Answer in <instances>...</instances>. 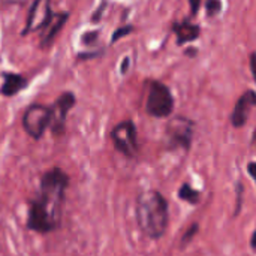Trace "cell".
I'll list each match as a JSON object with an SVG mask.
<instances>
[{
  "label": "cell",
  "mask_w": 256,
  "mask_h": 256,
  "mask_svg": "<svg viewBox=\"0 0 256 256\" xmlns=\"http://www.w3.org/2000/svg\"><path fill=\"white\" fill-rule=\"evenodd\" d=\"M68 184L69 177L60 168H51L42 176L39 192L34 200L30 201L27 218L28 230L46 234L58 228Z\"/></svg>",
  "instance_id": "1"
},
{
  "label": "cell",
  "mask_w": 256,
  "mask_h": 256,
  "mask_svg": "<svg viewBox=\"0 0 256 256\" xmlns=\"http://www.w3.org/2000/svg\"><path fill=\"white\" fill-rule=\"evenodd\" d=\"M136 224L140 230L152 240L164 237L168 228V202L158 190H146L136 196Z\"/></svg>",
  "instance_id": "2"
},
{
  "label": "cell",
  "mask_w": 256,
  "mask_h": 256,
  "mask_svg": "<svg viewBox=\"0 0 256 256\" xmlns=\"http://www.w3.org/2000/svg\"><path fill=\"white\" fill-rule=\"evenodd\" d=\"M146 110L150 116L158 117V118L171 116L174 110V98L165 84L159 81H153L150 84Z\"/></svg>",
  "instance_id": "3"
},
{
  "label": "cell",
  "mask_w": 256,
  "mask_h": 256,
  "mask_svg": "<svg viewBox=\"0 0 256 256\" xmlns=\"http://www.w3.org/2000/svg\"><path fill=\"white\" fill-rule=\"evenodd\" d=\"M50 120H51V108L45 105L33 104L26 110L22 116V128L33 140H39L44 135L45 129L50 126Z\"/></svg>",
  "instance_id": "4"
},
{
  "label": "cell",
  "mask_w": 256,
  "mask_h": 256,
  "mask_svg": "<svg viewBox=\"0 0 256 256\" xmlns=\"http://www.w3.org/2000/svg\"><path fill=\"white\" fill-rule=\"evenodd\" d=\"M111 140L114 142L116 150H118L126 158H135L138 152L136 141V128L130 120L118 123L111 130Z\"/></svg>",
  "instance_id": "5"
},
{
  "label": "cell",
  "mask_w": 256,
  "mask_h": 256,
  "mask_svg": "<svg viewBox=\"0 0 256 256\" xmlns=\"http://www.w3.org/2000/svg\"><path fill=\"white\" fill-rule=\"evenodd\" d=\"M194 136V122L183 117H176L172 122L166 126V138L170 142V147H182L188 150L190 147Z\"/></svg>",
  "instance_id": "6"
},
{
  "label": "cell",
  "mask_w": 256,
  "mask_h": 256,
  "mask_svg": "<svg viewBox=\"0 0 256 256\" xmlns=\"http://www.w3.org/2000/svg\"><path fill=\"white\" fill-rule=\"evenodd\" d=\"M74 105H75V96L70 92L62 93L60 98L56 100V104L51 110V120H50L54 135H62L64 132L66 116Z\"/></svg>",
  "instance_id": "7"
},
{
  "label": "cell",
  "mask_w": 256,
  "mask_h": 256,
  "mask_svg": "<svg viewBox=\"0 0 256 256\" xmlns=\"http://www.w3.org/2000/svg\"><path fill=\"white\" fill-rule=\"evenodd\" d=\"M51 15H52V12L50 8V0H34V3L32 4V8L28 10L26 28L22 30V34L42 30L46 26V22L50 21Z\"/></svg>",
  "instance_id": "8"
},
{
  "label": "cell",
  "mask_w": 256,
  "mask_h": 256,
  "mask_svg": "<svg viewBox=\"0 0 256 256\" xmlns=\"http://www.w3.org/2000/svg\"><path fill=\"white\" fill-rule=\"evenodd\" d=\"M256 104V94L254 90H248L244 92L238 102L236 104V108L231 114V123L234 128H242L246 124L248 118H249V114L252 111V108L255 106Z\"/></svg>",
  "instance_id": "9"
},
{
  "label": "cell",
  "mask_w": 256,
  "mask_h": 256,
  "mask_svg": "<svg viewBox=\"0 0 256 256\" xmlns=\"http://www.w3.org/2000/svg\"><path fill=\"white\" fill-rule=\"evenodd\" d=\"M69 18V14L68 12H58V14H52L50 21L46 22V26L42 28L44 30V34H42V39H40V46L42 48H46L52 44V40L56 39L57 33L63 28L64 22L68 21Z\"/></svg>",
  "instance_id": "10"
},
{
  "label": "cell",
  "mask_w": 256,
  "mask_h": 256,
  "mask_svg": "<svg viewBox=\"0 0 256 256\" xmlns=\"http://www.w3.org/2000/svg\"><path fill=\"white\" fill-rule=\"evenodd\" d=\"M27 86V80L18 74H10V72H4L3 74V86L0 88V93L3 96H14L18 92H21L22 88H26Z\"/></svg>",
  "instance_id": "11"
},
{
  "label": "cell",
  "mask_w": 256,
  "mask_h": 256,
  "mask_svg": "<svg viewBox=\"0 0 256 256\" xmlns=\"http://www.w3.org/2000/svg\"><path fill=\"white\" fill-rule=\"evenodd\" d=\"M172 30L177 34V44H186V42H192L195 39H198L200 36V27L190 22H180V24H174Z\"/></svg>",
  "instance_id": "12"
},
{
  "label": "cell",
  "mask_w": 256,
  "mask_h": 256,
  "mask_svg": "<svg viewBox=\"0 0 256 256\" xmlns=\"http://www.w3.org/2000/svg\"><path fill=\"white\" fill-rule=\"evenodd\" d=\"M200 196H201V194H200L198 190L192 189L190 184H188V183L182 184V188H180V190H178V198H180L182 201L189 202V204H196V202H200Z\"/></svg>",
  "instance_id": "13"
},
{
  "label": "cell",
  "mask_w": 256,
  "mask_h": 256,
  "mask_svg": "<svg viewBox=\"0 0 256 256\" xmlns=\"http://www.w3.org/2000/svg\"><path fill=\"white\" fill-rule=\"evenodd\" d=\"M200 231V225L198 224H192L190 226H189V230L184 232V236H183V238H182V246L184 248L186 244H189L190 242H192V238L196 236V232Z\"/></svg>",
  "instance_id": "14"
},
{
  "label": "cell",
  "mask_w": 256,
  "mask_h": 256,
  "mask_svg": "<svg viewBox=\"0 0 256 256\" xmlns=\"http://www.w3.org/2000/svg\"><path fill=\"white\" fill-rule=\"evenodd\" d=\"M206 9H207V15H208V16H214L216 14L220 12L222 3H220V0H207Z\"/></svg>",
  "instance_id": "15"
},
{
  "label": "cell",
  "mask_w": 256,
  "mask_h": 256,
  "mask_svg": "<svg viewBox=\"0 0 256 256\" xmlns=\"http://www.w3.org/2000/svg\"><path fill=\"white\" fill-rule=\"evenodd\" d=\"M243 192H244L243 184H242V183H237V188H236V198H237V204H236V213H234V216H238V214H240V212H242Z\"/></svg>",
  "instance_id": "16"
},
{
  "label": "cell",
  "mask_w": 256,
  "mask_h": 256,
  "mask_svg": "<svg viewBox=\"0 0 256 256\" xmlns=\"http://www.w3.org/2000/svg\"><path fill=\"white\" fill-rule=\"evenodd\" d=\"M134 30V27L132 26H123V27H120V28H117L114 33H112V38H111V44H114V42H117L118 39H122L123 36H126V34H129L130 32Z\"/></svg>",
  "instance_id": "17"
},
{
  "label": "cell",
  "mask_w": 256,
  "mask_h": 256,
  "mask_svg": "<svg viewBox=\"0 0 256 256\" xmlns=\"http://www.w3.org/2000/svg\"><path fill=\"white\" fill-rule=\"evenodd\" d=\"M26 2L27 0H0V10L9 9V8H14V6H21Z\"/></svg>",
  "instance_id": "18"
},
{
  "label": "cell",
  "mask_w": 256,
  "mask_h": 256,
  "mask_svg": "<svg viewBox=\"0 0 256 256\" xmlns=\"http://www.w3.org/2000/svg\"><path fill=\"white\" fill-rule=\"evenodd\" d=\"M98 32H90V33H84L82 34V44H93L96 39H98Z\"/></svg>",
  "instance_id": "19"
},
{
  "label": "cell",
  "mask_w": 256,
  "mask_h": 256,
  "mask_svg": "<svg viewBox=\"0 0 256 256\" xmlns=\"http://www.w3.org/2000/svg\"><path fill=\"white\" fill-rule=\"evenodd\" d=\"M190 3V9H192V14H196L200 6H201V0H189Z\"/></svg>",
  "instance_id": "20"
},
{
  "label": "cell",
  "mask_w": 256,
  "mask_h": 256,
  "mask_svg": "<svg viewBox=\"0 0 256 256\" xmlns=\"http://www.w3.org/2000/svg\"><path fill=\"white\" fill-rule=\"evenodd\" d=\"M128 69H129V58L126 57V58L123 60V63H122V74H126Z\"/></svg>",
  "instance_id": "21"
},
{
  "label": "cell",
  "mask_w": 256,
  "mask_h": 256,
  "mask_svg": "<svg viewBox=\"0 0 256 256\" xmlns=\"http://www.w3.org/2000/svg\"><path fill=\"white\" fill-rule=\"evenodd\" d=\"M104 6H105V2H104V4H102V8H99V9L96 10V14L93 15V18H92L93 21H98V20H99V16L102 15V9H104Z\"/></svg>",
  "instance_id": "22"
},
{
  "label": "cell",
  "mask_w": 256,
  "mask_h": 256,
  "mask_svg": "<svg viewBox=\"0 0 256 256\" xmlns=\"http://www.w3.org/2000/svg\"><path fill=\"white\" fill-rule=\"evenodd\" d=\"M250 72L255 75L256 74V70H255V54H252L250 56Z\"/></svg>",
  "instance_id": "23"
},
{
  "label": "cell",
  "mask_w": 256,
  "mask_h": 256,
  "mask_svg": "<svg viewBox=\"0 0 256 256\" xmlns=\"http://www.w3.org/2000/svg\"><path fill=\"white\" fill-rule=\"evenodd\" d=\"M254 168H255V162H250L249 166H248V171L250 174V177H255V172H254Z\"/></svg>",
  "instance_id": "24"
},
{
  "label": "cell",
  "mask_w": 256,
  "mask_h": 256,
  "mask_svg": "<svg viewBox=\"0 0 256 256\" xmlns=\"http://www.w3.org/2000/svg\"><path fill=\"white\" fill-rule=\"evenodd\" d=\"M255 237H256V232H255V231H254V232H252V237H250V248H252L254 250H255V248H256Z\"/></svg>",
  "instance_id": "25"
}]
</instances>
